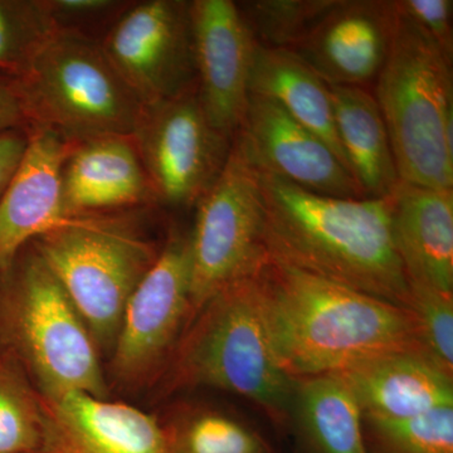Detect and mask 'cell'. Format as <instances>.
Wrapping results in <instances>:
<instances>
[{"label":"cell","mask_w":453,"mask_h":453,"mask_svg":"<svg viewBox=\"0 0 453 453\" xmlns=\"http://www.w3.org/2000/svg\"><path fill=\"white\" fill-rule=\"evenodd\" d=\"M253 282L273 356L294 380L419 350L408 309L271 259Z\"/></svg>","instance_id":"1"},{"label":"cell","mask_w":453,"mask_h":453,"mask_svg":"<svg viewBox=\"0 0 453 453\" xmlns=\"http://www.w3.org/2000/svg\"><path fill=\"white\" fill-rule=\"evenodd\" d=\"M258 173V172H257ZM268 259L407 309L388 198H334L258 173Z\"/></svg>","instance_id":"2"},{"label":"cell","mask_w":453,"mask_h":453,"mask_svg":"<svg viewBox=\"0 0 453 453\" xmlns=\"http://www.w3.org/2000/svg\"><path fill=\"white\" fill-rule=\"evenodd\" d=\"M0 350L43 398H109L101 353L67 292L32 243L0 273Z\"/></svg>","instance_id":"3"},{"label":"cell","mask_w":453,"mask_h":453,"mask_svg":"<svg viewBox=\"0 0 453 453\" xmlns=\"http://www.w3.org/2000/svg\"><path fill=\"white\" fill-rule=\"evenodd\" d=\"M295 383L273 356L252 275L226 286L196 312L157 386L163 395L199 387L234 393L285 425Z\"/></svg>","instance_id":"4"},{"label":"cell","mask_w":453,"mask_h":453,"mask_svg":"<svg viewBox=\"0 0 453 453\" xmlns=\"http://www.w3.org/2000/svg\"><path fill=\"white\" fill-rule=\"evenodd\" d=\"M388 53L375 101L386 122L399 179L453 190L452 62L392 2Z\"/></svg>","instance_id":"5"},{"label":"cell","mask_w":453,"mask_h":453,"mask_svg":"<svg viewBox=\"0 0 453 453\" xmlns=\"http://www.w3.org/2000/svg\"><path fill=\"white\" fill-rule=\"evenodd\" d=\"M16 82L27 129L52 131L71 144L133 135L144 107L100 41L73 31H55Z\"/></svg>","instance_id":"6"},{"label":"cell","mask_w":453,"mask_h":453,"mask_svg":"<svg viewBox=\"0 0 453 453\" xmlns=\"http://www.w3.org/2000/svg\"><path fill=\"white\" fill-rule=\"evenodd\" d=\"M131 213L70 219L32 242L107 356L127 301L162 249Z\"/></svg>","instance_id":"7"},{"label":"cell","mask_w":453,"mask_h":453,"mask_svg":"<svg viewBox=\"0 0 453 453\" xmlns=\"http://www.w3.org/2000/svg\"><path fill=\"white\" fill-rule=\"evenodd\" d=\"M190 229V303L196 312L267 261L258 173L232 142L225 168L196 207Z\"/></svg>","instance_id":"8"},{"label":"cell","mask_w":453,"mask_h":453,"mask_svg":"<svg viewBox=\"0 0 453 453\" xmlns=\"http://www.w3.org/2000/svg\"><path fill=\"white\" fill-rule=\"evenodd\" d=\"M190 318V231L173 226L127 301L109 356V387L136 392L157 386Z\"/></svg>","instance_id":"9"},{"label":"cell","mask_w":453,"mask_h":453,"mask_svg":"<svg viewBox=\"0 0 453 453\" xmlns=\"http://www.w3.org/2000/svg\"><path fill=\"white\" fill-rule=\"evenodd\" d=\"M131 136L157 204L172 210L196 207L232 149L208 120L196 88L144 105Z\"/></svg>","instance_id":"10"},{"label":"cell","mask_w":453,"mask_h":453,"mask_svg":"<svg viewBox=\"0 0 453 453\" xmlns=\"http://www.w3.org/2000/svg\"><path fill=\"white\" fill-rule=\"evenodd\" d=\"M100 44L144 105L196 88L192 2H130Z\"/></svg>","instance_id":"11"},{"label":"cell","mask_w":453,"mask_h":453,"mask_svg":"<svg viewBox=\"0 0 453 453\" xmlns=\"http://www.w3.org/2000/svg\"><path fill=\"white\" fill-rule=\"evenodd\" d=\"M234 145L262 174L290 181L315 195L365 198L338 155L270 98L250 94Z\"/></svg>","instance_id":"12"},{"label":"cell","mask_w":453,"mask_h":453,"mask_svg":"<svg viewBox=\"0 0 453 453\" xmlns=\"http://www.w3.org/2000/svg\"><path fill=\"white\" fill-rule=\"evenodd\" d=\"M196 92L214 129L234 142L250 97L256 41L232 0H193Z\"/></svg>","instance_id":"13"},{"label":"cell","mask_w":453,"mask_h":453,"mask_svg":"<svg viewBox=\"0 0 453 453\" xmlns=\"http://www.w3.org/2000/svg\"><path fill=\"white\" fill-rule=\"evenodd\" d=\"M392 22L390 0H336L291 52L327 85L365 88L386 61Z\"/></svg>","instance_id":"14"},{"label":"cell","mask_w":453,"mask_h":453,"mask_svg":"<svg viewBox=\"0 0 453 453\" xmlns=\"http://www.w3.org/2000/svg\"><path fill=\"white\" fill-rule=\"evenodd\" d=\"M61 189L67 219L157 205L131 135L70 142L62 165Z\"/></svg>","instance_id":"15"},{"label":"cell","mask_w":453,"mask_h":453,"mask_svg":"<svg viewBox=\"0 0 453 453\" xmlns=\"http://www.w3.org/2000/svg\"><path fill=\"white\" fill-rule=\"evenodd\" d=\"M42 401L41 453H173L159 419L134 405L85 393Z\"/></svg>","instance_id":"16"},{"label":"cell","mask_w":453,"mask_h":453,"mask_svg":"<svg viewBox=\"0 0 453 453\" xmlns=\"http://www.w3.org/2000/svg\"><path fill=\"white\" fill-rule=\"evenodd\" d=\"M28 142L13 177L0 196V273L35 238L67 219L61 172L70 142L52 131L27 129Z\"/></svg>","instance_id":"17"},{"label":"cell","mask_w":453,"mask_h":453,"mask_svg":"<svg viewBox=\"0 0 453 453\" xmlns=\"http://www.w3.org/2000/svg\"><path fill=\"white\" fill-rule=\"evenodd\" d=\"M363 418L401 421L453 407V374L421 350L392 351L339 372Z\"/></svg>","instance_id":"18"},{"label":"cell","mask_w":453,"mask_h":453,"mask_svg":"<svg viewBox=\"0 0 453 453\" xmlns=\"http://www.w3.org/2000/svg\"><path fill=\"white\" fill-rule=\"evenodd\" d=\"M390 220L410 285L453 294V190L401 181L390 196Z\"/></svg>","instance_id":"19"},{"label":"cell","mask_w":453,"mask_h":453,"mask_svg":"<svg viewBox=\"0 0 453 453\" xmlns=\"http://www.w3.org/2000/svg\"><path fill=\"white\" fill-rule=\"evenodd\" d=\"M327 86L336 133L351 175L365 198H388L401 179L375 97L359 86Z\"/></svg>","instance_id":"20"},{"label":"cell","mask_w":453,"mask_h":453,"mask_svg":"<svg viewBox=\"0 0 453 453\" xmlns=\"http://www.w3.org/2000/svg\"><path fill=\"white\" fill-rule=\"evenodd\" d=\"M250 94L270 98L281 106L291 118L323 140L349 169L336 133L329 86L296 53L256 43Z\"/></svg>","instance_id":"21"},{"label":"cell","mask_w":453,"mask_h":453,"mask_svg":"<svg viewBox=\"0 0 453 453\" xmlns=\"http://www.w3.org/2000/svg\"><path fill=\"white\" fill-rule=\"evenodd\" d=\"M290 421L314 453H368L362 410L339 372L296 380Z\"/></svg>","instance_id":"22"},{"label":"cell","mask_w":453,"mask_h":453,"mask_svg":"<svg viewBox=\"0 0 453 453\" xmlns=\"http://www.w3.org/2000/svg\"><path fill=\"white\" fill-rule=\"evenodd\" d=\"M173 453H273L246 423L210 408H181L159 419Z\"/></svg>","instance_id":"23"},{"label":"cell","mask_w":453,"mask_h":453,"mask_svg":"<svg viewBox=\"0 0 453 453\" xmlns=\"http://www.w3.org/2000/svg\"><path fill=\"white\" fill-rule=\"evenodd\" d=\"M43 401L16 360L0 350V453H41Z\"/></svg>","instance_id":"24"},{"label":"cell","mask_w":453,"mask_h":453,"mask_svg":"<svg viewBox=\"0 0 453 453\" xmlns=\"http://www.w3.org/2000/svg\"><path fill=\"white\" fill-rule=\"evenodd\" d=\"M336 0H251L238 2L259 46L294 50L305 40Z\"/></svg>","instance_id":"25"},{"label":"cell","mask_w":453,"mask_h":453,"mask_svg":"<svg viewBox=\"0 0 453 453\" xmlns=\"http://www.w3.org/2000/svg\"><path fill=\"white\" fill-rule=\"evenodd\" d=\"M55 31L46 0H0V74L22 76Z\"/></svg>","instance_id":"26"},{"label":"cell","mask_w":453,"mask_h":453,"mask_svg":"<svg viewBox=\"0 0 453 453\" xmlns=\"http://www.w3.org/2000/svg\"><path fill=\"white\" fill-rule=\"evenodd\" d=\"M368 453H453V407L401 419H365Z\"/></svg>","instance_id":"27"},{"label":"cell","mask_w":453,"mask_h":453,"mask_svg":"<svg viewBox=\"0 0 453 453\" xmlns=\"http://www.w3.org/2000/svg\"><path fill=\"white\" fill-rule=\"evenodd\" d=\"M407 309L419 350L453 374V294L410 285Z\"/></svg>","instance_id":"28"},{"label":"cell","mask_w":453,"mask_h":453,"mask_svg":"<svg viewBox=\"0 0 453 453\" xmlns=\"http://www.w3.org/2000/svg\"><path fill=\"white\" fill-rule=\"evenodd\" d=\"M130 2L46 0L56 31L81 33L100 41Z\"/></svg>","instance_id":"29"},{"label":"cell","mask_w":453,"mask_h":453,"mask_svg":"<svg viewBox=\"0 0 453 453\" xmlns=\"http://www.w3.org/2000/svg\"><path fill=\"white\" fill-rule=\"evenodd\" d=\"M395 3L452 62V0H395Z\"/></svg>","instance_id":"30"},{"label":"cell","mask_w":453,"mask_h":453,"mask_svg":"<svg viewBox=\"0 0 453 453\" xmlns=\"http://www.w3.org/2000/svg\"><path fill=\"white\" fill-rule=\"evenodd\" d=\"M27 129L25 111L16 79L0 74V134Z\"/></svg>","instance_id":"31"},{"label":"cell","mask_w":453,"mask_h":453,"mask_svg":"<svg viewBox=\"0 0 453 453\" xmlns=\"http://www.w3.org/2000/svg\"><path fill=\"white\" fill-rule=\"evenodd\" d=\"M27 142H28V134L25 129L0 134V196L25 154Z\"/></svg>","instance_id":"32"}]
</instances>
